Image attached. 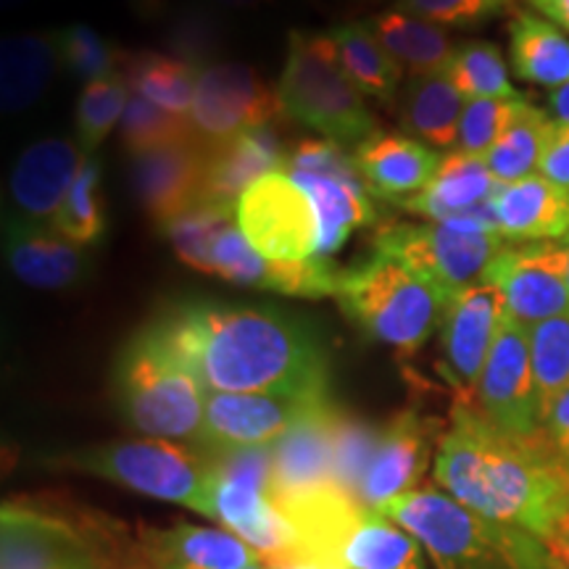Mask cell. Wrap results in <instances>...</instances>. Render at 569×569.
I'll use <instances>...</instances> for the list:
<instances>
[{
	"label": "cell",
	"instance_id": "cell-1",
	"mask_svg": "<svg viewBox=\"0 0 569 569\" xmlns=\"http://www.w3.org/2000/svg\"><path fill=\"white\" fill-rule=\"evenodd\" d=\"M156 319L209 393H327L325 346L290 311L182 301Z\"/></svg>",
	"mask_w": 569,
	"mask_h": 569
},
{
	"label": "cell",
	"instance_id": "cell-2",
	"mask_svg": "<svg viewBox=\"0 0 569 569\" xmlns=\"http://www.w3.org/2000/svg\"><path fill=\"white\" fill-rule=\"evenodd\" d=\"M432 472L467 509L528 530L546 546L569 519V472L546 436H509L472 401L453 403Z\"/></svg>",
	"mask_w": 569,
	"mask_h": 569
},
{
	"label": "cell",
	"instance_id": "cell-3",
	"mask_svg": "<svg viewBox=\"0 0 569 569\" xmlns=\"http://www.w3.org/2000/svg\"><path fill=\"white\" fill-rule=\"evenodd\" d=\"M380 515L401 525L438 569H557L538 536L482 517L443 490H409Z\"/></svg>",
	"mask_w": 569,
	"mask_h": 569
},
{
	"label": "cell",
	"instance_id": "cell-4",
	"mask_svg": "<svg viewBox=\"0 0 569 569\" xmlns=\"http://www.w3.org/2000/svg\"><path fill=\"white\" fill-rule=\"evenodd\" d=\"M113 393L127 425L148 438L201 443L209 390L159 319L119 351Z\"/></svg>",
	"mask_w": 569,
	"mask_h": 569
},
{
	"label": "cell",
	"instance_id": "cell-5",
	"mask_svg": "<svg viewBox=\"0 0 569 569\" xmlns=\"http://www.w3.org/2000/svg\"><path fill=\"white\" fill-rule=\"evenodd\" d=\"M336 298L365 336L401 356H415L440 330L453 296L396 259L375 253L343 269Z\"/></svg>",
	"mask_w": 569,
	"mask_h": 569
},
{
	"label": "cell",
	"instance_id": "cell-6",
	"mask_svg": "<svg viewBox=\"0 0 569 569\" xmlns=\"http://www.w3.org/2000/svg\"><path fill=\"white\" fill-rule=\"evenodd\" d=\"M282 111L325 140L359 148L377 130L365 92L340 67L330 32H290L288 61L280 80Z\"/></svg>",
	"mask_w": 569,
	"mask_h": 569
},
{
	"label": "cell",
	"instance_id": "cell-7",
	"mask_svg": "<svg viewBox=\"0 0 569 569\" xmlns=\"http://www.w3.org/2000/svg\"><path fill=\"white\" fill-rule=\"evenodd\" d=\"M53 465L96 475L161 501L182 503L213 519V467L203 448L161 438L117 440L71 451Z\"/></svg>",
	"mask_w": 569,
	"mask_h": 569
},
{
	"label": "cell",
	"instance_id": "cell-8",
	"mask_svg": "<svg viewBox=\"0 0 569 569\" xmlns=\"http://www.w3.org/2000/svg\"><path fill=\"white\" fill-rule=\"evenodd\" d=\"M284 174L303 188L319 217V259H330L353 230L377 222L375 198L338 142L306 138L288 156Z\"/></svg>",
	"mask_w": 569,
	"mask_h": 569
},
{
	"label": "cell",
	"instance_id": "cell-9",
	"mask_svg": "<svg viewBox=\"0 0 569 569\" xmlns=\"http://www.w3.org/2000/svg\"><path fill=\"white\" fill-rule=\"evenodd\" d=\"M503 240L498 232L457 230L436 222H393L375 232V253L396 259L451 296L486 282Z\"/></svg>",
	"mask_w": 569,
	"mask_h": 569
},
{
	"label": "cell",
	"instance_id": "cell-10",
	"mask_svg": "<svg viewBox=\"0 0 569 569\" xmlns=\"http://www.w3.org/2000/svg\"><path fill=\"white\" fill-rule=\"evenodd\" d=\"M240 232L256 253L274 261L317 256L319 217L311 198L284 172L256 180L234 206Z\"/></svg>",
	"mask_w": 569,
	"mask_h": 569
},
{
	"label": "cell",
	"instance_id": "cell-11",
	"mask_svg": "<svg viewBox=\"0 0 569 569\" xmlns=\"http://www.w3.org/2000/svg\"><path fill=\"white\" fill-rule=\"evenodd\" d=\"M472 403L509 436H543V415L530 359V327L519 325L509 311L482 367Z\"/></svg>",
	"mask_w": 569,
	"mask_h": 569
},
{
	"label": "cell",
	"instance_id": "cell-12",
	"mask_svg": "<svg viewBox=\"0 0 569 569\" xmlns=\"http://www.w3.org/2000/svg\"><path fill=\"white\" fill-rule=\"evenodd\" d=\"M280 113V92L246 63L213 61L198 69L190 122L201 146L211 148L246 130L269 127Z\"/></svg>",
	"mask_w": 569,
	"mask_h": 569
},
{
	"label": "cell",
	"instance_id": "cell-13",
	"mask_svg": "<svg viewBox=\"0 0 569 569\" xmlns=\"http://www.w3.org/2000/svg\"><path fill=\"white\" fill-rule=\"evenodd\" d=\"M330 403V393H209L198 448L227 451V448L274 446L293 427Z\"/></svg>",
	"mask_w": 569,
	"mask_h": 569
},
{
	"label": "cell",
	"instance_id": "cell-14",
	"mask_svg": "<svg viewBox=\"0 0 569 569\" xmlns=\"http://www.w3.org/2000/svg\"><path fill=\"white\" fill-rule=\"evenodd\" d=\"M567 267V240L507 243L490 264L486 282L501 290L509 317L525 327H536L569 311Z\"/></svg>",
	"mask_w": 569,
	"mask_h": 569
},
{
	"label": "cell",
	"instance_id": "cell-15",
	"mask_svg": "<svg viewBox=\"0 0 569 569\" xmlns=\"http://www.w3.org/2000/svg\"><path fill=\"white\" fill-rule=\"evenodd\" d=\"M498 190H501V182L490 174L480 156L448 151L443 153L438 174L422 193L401 198L393 206L411 217H422L425 222L472 232H498Z\"/></svg>",
	"mask_w": 569,
	"mask_h": 569
},
{
	"label": "cell",
	"instance_id": "cell-16",
	"mask_svg": "<svg viewBox=\"0 0 569 569\" xmlns=\"http://www.w3.org/2000/svg\"><path fill=\"white\" fill-rule=\"evenodd\" d=\"M503 317H507V301L493 282L472 284L448 303L440 322V351H443L440 369L459 393L457 401L475 398Z\"/></svg>",
	"mask_w": 569,
	"mask_h": 569
},
{
	"label": "cell",
	"instance_id": "cell-17",
	"mask_svg": "<svg viewBox=\"0 0 569 569\" xmlns=\"http://www.w3.org/2000/svg\"><path fill=\"white\" fill-rule=\"evenodd\" d=\"M211 277L293 298H327L338 296L343 269H338L330 259H319V256L303 261L264 259L253 251L234 219L213 243Z\"/></svg>",
	"mask_w": 569,
	"mask_h": 569
},
{
	"label": "cell",
	"instance_id": "cell-18",
	"mask_svg": "<svg viewBox=\"0 0 569 569\" xmlns=\"http://www.w3.org/2000/svg\"><path fill=\"white\" fill-rule=\"evenodd\" d=\"M440 438V422L425 417L415 407L398 411L380 430V443L367 469L361 503L367 509L380 511L398 496L417 490L425 478L427 465L436 461Z\"/></svg>",
	"mask_w": 569,
	"mask_h": 569
},
{
	"label": "cell",
	"instance_id": "cell-19",
	"mask_svg": "<svg viewBox=\"0 0 569 569\" xmlns=\"http://www.w3.org/2000/svg\"><path fill=\"white\" fill-rule=\"evenodd\" d=\"M88 156L80 142L67 138H46L24 148L9 177L13 219L27 224L53 227L63 198L80 174Z\"/></svg>",
	"mask_w": 569,
	"mask_h": 569
},
{
	"label": "cell",
	"instance_id": "cell-20",
	"mask_svg": "<svg viewBox=\"0 0 569 569\" xmlns=\"http://www.w3.org/2000/svg\"><path fill=\"white\" fill-rule=\"evenodd\" d=\"M203 177L206 146L198 140L134 153L130 161L132 193L159 227L203 201Z\"/></svg>",
	"mask_w": 569,
	"mask_h": 569
},
{
	"label": "cell",
	"instance_id": "cell-21",
	"mask_svg": "<svg viewBox=\"0 0 569 569\" xmlns=\"http://www.w3.org/2000/svg\"><path fill=\"white\" fill-rule=\"evenodd\" d=\"M213 519L251 546L272 569L303 561L298 532L264 490L213 480Z\"/></svg>",
	"mask_w": 569,
	"mask_h": 569
},
{
	"label": "cell",
	"instance_id": "cell-22",
	"mask_svg": "<svg viewBox=\"0 0 569 569\" xmlns=\"http://www.w3.org/2000/svg\"><path fill=\"white\" fill-rule=\"evenodd\" d=\"M353 161L375 201L393 206L401 198L422 193L438 174L443 153L409 134L375 132L353 148Z\"/></svg>",
	"mask_w": 569,
	"mask_h": 569
},
{
	"label": "cell",
	"instance_id": "cell-23",
	"mask_svg": "<svg viewBox=\"0 0 569 569\" xmlns=\"http://www.w3.org/2000/svg\"><path fill=\"white\" fill-rule=\"evenodd\" d=\"M140 569H248L261 557L227 530L193 528H138Z\"/></svg>",
	"mask_w": 569,
	"mask_h": 569
},
{
	"label": "cell",
	"instance_id": "cell-24",
	"mask_svg": "<svg viewBox=\"0 0 569 569\" xmlns=\"http://www.w3.org/2000/svg\"><path fill=\"white\" fill-rule=\"evenodd\" d=\"M290 151L272 127H256L206 148L203 201L234 209L240 196L261 177L284 172Z\"/></svg>",
	"mask_w": 569,
	"mask_h": 569
},
{
	"label": "cell",
	"instance_id": "cell-25",
	"mask_svg": "<svg viewBox=\"0 0 569 569\" xmlns=\"http://www.w3.org/2000/svg\"><path fill=\"white\" fill-rule=\"evenodd\" d=\"M6 261L11 272L30 288L67 290L88 280L90 256L46 224H27L11 219L6 227Z\"/></svg>",
	"mask_w": 569,
	"mask_h": 569
},
{
	"label": "cell",
	"instance_id": "cell-26",
	"mask_svg": "<svg viewBox=\"0 0 569 569\" xmlns=\"http://www.w3.org/2000/svg\"><path fill=\"white\" fill-rule=\"evenodd\" d=\"M336 403L317 411L272 446V498L309 493L332 486V453H336Z\"/></svg>",
	"mask_w": 569,
	"mask_h": 569
},
{
	"label": "cell",
	"instance_id": "cell-27",
	"mask_svg": "<svg viewBox=\"0 0 569 569\" xmlns=\"http://www.w3.org/2000/svg\"><path fill=\"white\" fill-rule=\"evenodd\" d=\"M496 222L509 243L565 240L569 234V190L543 174L501 184L496 196Z\"/></svg>",
	"mask_w": 569,
	"mask_h": 569
},
{
	"label": "cell",
	"instance_id": "cell-28",
	"mask_svg": "<svg viewBox=\"0 0 569 569\" xmlns=\"http://www.w3.org/2000/svg\"><path fill=\"white\" fill-rule=\"evenodd\" d=\"M467 98L451 82L446 71L440 74H411L398 92V124L401 130L430 148H457L461 113Z\"/></svg>",
	"mask_w": 569,
	"mask_h": 569
},
{
	"label": "cell",
	"instance_id": "cell-29",
	"mask_svg": "<svg viewBox=\"0 0 569 569\" xmlns=\"http://www.w3.org/2000/svg\"><path fill=\"white\" fill-rule=\"evenodd\" d=\"M61 67L56 32H21L0 46V103L3 113L32 109Z\"/></svg>",
	"mask_w": 569,
	"mask_h": 569
},
{
	"label": "cell",
	"instance_id": "cell-30",
	"mask_svg": "<svg viewBox=\"0 0 569 569\" xmlns=\"http://www.w3.org/2000/svg\"><path fill=\"white\" fill-rule=\"evenodd\" d=\"M365 24L390 53V59L411 74L446 71L459 46L446 27L396 9L375 13L365 19Z\"/></svg>",
	"mask_w": 569,
	"mask_h": 569
},
{
	"label": "cell",
	"instance_id": "cell-31",
	"mask_svg": "<svg viewBox=\"0 0 569 569\" xmlns=\"http://www.w3.org/2000/svg\"><path fill=\"white\" fill-rule=\"evenodd\" d=\"M338 565L348 569H425L419 543L401 525L361 509L338 543Z\"/></svg>",
	"mask_w": 569,
	"mask_h": 569
},
{
	"label": "cell",
	"instance_id": "cell-32",
	"mask_svg": "<svg viewBox=\"0 0 569 569\" xmlns=\"http://www.w3.org/2000/svg\"><path fill=\"white\" fill-rule=\"evenodd\" d=\"M509 61L519 80L557 90L569 82V40L553 21L517 11L509 24Z\"/></svg>",
	"mask_w": 569,
	"mask_h": 569
},
{
	"label": "cell",
	"instance_id": "cell-33",
	"mask_svg": "<svg viewBox=\"0 0 569 569\" xmlns=\"http://www.w3.org/2000/svg\"><path fill=\"white\" fill-rule=\"evenodd\" d=\"M330 34L348 80L372 101L396 106L398 92L403 88V69L390 59V53L380 46V40L365 21H346L330 30Z\"/></svg>",
	"mask_w": 569,
	"mask_h": 569
},
{
	"label": "cell",
	"instance_id": "cell-34",
	"mask_svg": "<svg viewBox=\"0 0 569 569\" xmlns=\"http://www.w3.org/2000/svg\"><path fill=\"white\" fill-rule=\"evenodd\" d=\"M119 74L130 84V92L148 98L163 111L177 113V117H190L193 111L198 82V69L193 63L153 51H124Z\"/></svg>",
	"mask_w": 569,
	"mask_h": 569
},
{
	"label": "cell",
	"instance_id": "cell-35",
	"mask_svg": "<svg viewBox=\"0 0 569 569\" xmlns=\"http://www.w3.org/2000/svg\"><path fill=\"white\" fill-rule=\"evenodd\" d=\"M553 130H557V122L551 113L538 109L536 103H528L517 122L503 132V138L482 156V161L501 184L538 174Z\"/></svg>",
	"mask_w": 569,
	"mask_h": 569
},
{
	"label": "cell",
	"instance_id": "cell-36",
	"mask_svg": "<svg viewBox=\"0 0 569 569\" xmlns=\"http://www.w3.org/2000/svg\"><path fill=\"white\" fill-rule=\"evenodd\" d=\"M53 230L88 248L96 246L106 232V198H103V163L98 156H88L80 174L63 198L59 213L53 219Z\"/></svg>",
	"mask_w": 569,
	"mask_h": 569
},
{
	"label": "cell",
	"instance_id": "cell-37",
	"mask_svg": "<svg viewBox=\"0 0 569 569\" xmlns=\"http://www.w3.org/2000/svg\"><path fill=\"white\" fill-rule=\"evenodd\" d=\"M234 222V209L201 201L190 206L188 211L177 213L174 219L163 222L159 230L169 246L174 248L177 259L196 272L211 274V251L217 238L227 224Z\"/></svg>",
	"mask_w": 569,
	"mask_h": 569
},
{
	"label": "cell",
	"instance_id": "cell-38",
	"mask_svg": "<svg viewBox=\"0 0 569 569\" xmlns=\"http://www.w3.org/2000/svg\"><path fill=\"white\" fill-rule=\"evenodd\" d=\"M446 74L467 98H522L511 88L509 69L498 46L488 40H465L457 46Z\"/></svg>",
	"mask_w": 569,
	"mask_h": 569
},
{
	"label": "cell",
	"instance_id": "cell-39",
	"mask_svg": "<svg viewBox=\"0 0 569 569\" xmlns=\"http://www.w3.org/2000/svg\"><path fill=\"white\" fill-rule=\"evenodd\" d=\"M127 101H130V84L122 74L84 84L74 111L77 142L84 156L96 153L113 127L122 122Z\"/></svg>",
	"mask_w": 569,
	"mask_h": 569
},
{
	"label": "cell",
	"instance_id": "cell-40",
	"mask_svg": "<svg viewBox=\"0 0 569 569\" xmlns=\"http://www.w3.org/2000/svg\"><path fill=\"white\" fill-rule=\"evenodd\" d=\"M530 359L540 415L569 390V311L530 327Z\"/></svg>",
	"mask_w": 569,
	"mask_h": 569
},
{
	"label": "cell",
	"instance_id": "cell-41",
	"mask_svg": "<svg viewBox=\"0 0 569 569\" xmlns=\"http://www.w3.org/2000/svg\"><path fill=\"white\" fill-rule=\"evenodd\" d=\"M119 127H122L124 148L132 156L198 140L190 117H177V113L163 111L148 98L134 96V92H130V101H127Z\"/></svg>",
	"mask_w": 569,
	"mask_h": 569
},
{
	"label": "cell",
	"instance_id": "cell-42",
	"mask_svg": "<svg viewBox=\"0 0 569 569\" xmlns=\"http://www.w3.org/2000/svg\"><path fill=\"white\" fill-rule=\"evenodd\" d=\"M56 46H59L61 67L74 77L77 82H96L103 77L119 74L122 69V56L113 42L98 34L88 24H69L56 32Z\"/></svg>",
	"mask_w": 569,
	"mask_h": 569
},
{
	"label": "cell",
	"instance_id": "cell-43",
	"mask_svg": "<svg viewBox=\"0 0 569 569\" xmlns=\"http://www.w3.org/2000/svg\"><path fill=\"white\" fill-rule=\"evenodd\" d=\"M380 443V430L365 419L340 411L336 425V453H332V478L336 486L361 503V488H365L367 469ZM365 507V503H361Z\"/></svg>",
	"mask_w": 569,
	"mask_h": 569
},
{
	"label": "cell",
	"instance_id": "cell-44",
	"mask_svg": "<svg viewBox=\"0 0 569 569\" xmlns=\"http://www.w3.org/2000/svg\"><path fill=\"white\" fill-rule=\"evenodd\" d=\"M528 96L522 98H469L461 113L459 140L453 151L469 156H486L503 132L517 122L519 113L528 106Z\"/></svg>",
	"mask_w": 569,
	"mask_h": 569
},
{
	"label": "cell",
	"instance_id": "cell-45",
	"mask_svg": "<svg viewBox=\"0 0 569 569\" xmlns=\"http://www.w3.org/2000/svg\"><path fill=\"white\" fill-rule=\"evenodd\" d=\"M396 11L427 19L440 27H480L490 19L511 13L515 17V0H396Z\"/></svg>",
	"mask_w": 569,
	"mask_h": 569
},
{
	"label": "cell",
	"instance_id": "cell-46",
	"mask_svg": "<svg viewBox=\"0 0 569 569\" xmlns=\"http://www.w3.org/2000/svg\"><path fill=\"white\" fill-rule=\"evenodd\" d=\"M169 40H172L177 59L193 63L196 69H203L213 63L211 53L219 46V27L206 11L184 9L177 13Z\"/></svg>",
	"mask_w": 569,
	"mask_h": 569
},
{
	"label": "cell",
	"instance_id": "cell-47",
	"mask_svg": "<svg viewBox=\"0 0 569 569\" xmlns=\"http://www.w3.org/2000/svg\"><path fill=\"white\" fill-rule=\"evenodd\" d=\"M543 436L551 451L569 472V390H565L543 415Z\"/></svg>",
	"mask_w": 569,
	"mask_h": 569
},
{
	"label": "cell",
	"instance_id": "cell-48",
	"mask_svg": "<svg viewBox=\"0 0 569 569\" xmlns=\"http://www.w3.org/2000/svg\"><path fill=\"white\" fill-rule=\"evenodd\" d=\"M538 174L569 190V124H557Z\"/></svg>",
	"mask_w": 569,
	"mask_h": 569
},
{
	"label": "cell",
	"instance_id": "cell-49",
	"mask_svg": "<svg viewBox=\"0 0 569 569\" xmlns=\"http://www.w3.org/2000/svg\"><path fill=\"white\" fill-rule=\"evenodd\" d=\"M530 6L553 21V24H559L561 30L569 32V0H532Z\"/></svg>",
	"mask_w": 569,
	"mask_h": 569
},
{
	"label": "cell",
	"instance_id": "cell-50",
	"mask_svg": "<svg viewBox=\"0 0 569 569\" xmlns=\"http://www.w3.org/2000/svg\"><path fill=\"white\" fill-rule=\"evenodd\" d=\"M130 6L134 17L146 19V21H156L161 17H167L169 11V0H124Z\"/></svg>",
	"mask_w": 569,
	"mask_h": 569
},
{
	"label": "cell",
	"instance_id": "cell-51",
	"mask_svg": "<svg viewBox=\"0 0 569 569\" xmlns=\"http://www.w3.org/2000/svg\"><path fill=\"white\" fill-rule=\"evenodd\" d=\"M549 113L557 124H569V82L549 92Z\"/></svg>",
	"mask_w": 569,
	"mask_h": 569
},
{
	"label": "cell",
	"instance_id": "cell-52",
	"mask_svg": "<svg viewBox=\"0 0 569 569\" xmlns=\"http://www.w3.org/2000/svg\"><path fill=\"white\" fill-rule=\"evenodd\" d=\"M549 551H551L557 569H569V519L561 525L557 536L549 540Z\"/></svg>",
	"mask_w": 569,
	"mask_h": 569
},
{
	"label": "cell",
	"instance_id": "cell-53",
	"mask_svg": "<svg viewBox=\"0 0 569 569\" xmlns=\"http://www.w3.org/2000/svg\"><path fill=\"white\" fill-rule=\"evenodd\" d=\"M211 3L222 6V9H259V6L272 3V0H211Z\"/></svg>",
	"mask_w": 569,
	"mask_h": 569
},
{
	"label": "cell",
	"instance_id": "cell-54",
	"mask_svg": "<svg viewBox=\"0 0 569 569\" xmlns=\"http://www.w3.org/2000/svg\"><path fill=\"white\" fill-rule=\"evenodd\" d=\"M280 569H327V567L317 565V561H296V565H284Z\"/></svg>",
	"mask_w": 569,
	"mask_h": 569
},
{
	"label": "cell",
	"instance_id": "cell-55",
	"mask_svg": "<svg viewBox=\"0 0 569 569\" xmlns=\"http://www.w3.org/2000/svg\"><path fill=\"white\" fill-rule=\"evenodd\" d=\"M348 3H356V6H372V3H382V0H348Z\"/></svg>",
	"mask_w": 569,
	"mask_h": 569
},
{
	"label": "cell",
	"instance_id": "cell-56",
	"mask_svg": "<svg viewBox=\"0 0 569 569\" xmlns=\"http://www.w3.org/2000/svg\"><path fill=\"white\" fill-rule=\"evenodd\" d=\"M21 3H24V0H3L6 9H17V6H21Z\"/></svg>",
	"mask_w": 569,
	"mask_h": 569
},
{
	"label": "cell",
	"instance_id": "cell-57",
	"mask_svg": "<svg viewBox=\"0 0 569 569\" xmlns=\"http://www.w3.org/2000/svg\"><path fill=\"white\" fill-rule=\"evenodd\" d=\"M248 569H272V567L264 565V561H259V565H253V567H248Z\"/></svg>",
	"mask_w": 569,
	"mask_h": 569
},
{
	"label": "cell",
	"instance_id": "cell-58",
	"mask_svg": "<svg viewBox=\"0 0 569 569\" xmlns=\"http://www.w3.org/2000/svg\"><path fill=\"white\" fill-rule=\"evenodd\" d=\"M567 240V243H569V238H565ZM567 277H569V267H567Z\"/></svg>",
	"mask_w": 569,
	"mask_h": 569
},
{
	"label": "cell",
	"instance_id": "cell-59",
	"mask_svg": "<svg viewBox=\"0 0 569 569\" xmlns=\"http://www.w3.org/2000/svg\"><path fill=\"white\" fill-rule=\"evenodd\" d=\"M332 569H348V567H332Z\"/></svg>",
	"mask_w": 569,
	"mask_h": 569
},
{
	"label": "cell",
	"instance_id": "cell-60",
	"mask_svg": "<svg viewBox=\"0 0 569 569\" xmlns=\"http://www.w3.org/2000/svg\"><path fill=\"white\" fill-rule=\"evenodd\" d=\"M528 3H532V0H528Z\"/></svg>",
	"mask_w": 569,
	"mask_h": 569
}]
</instances>
